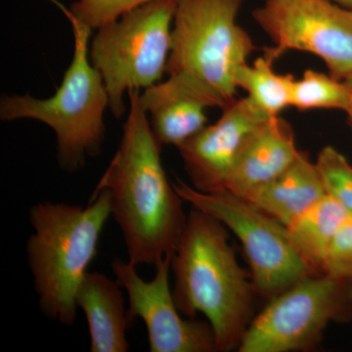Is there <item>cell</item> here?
<instances>
[{
  "instance_id": "4",
  "label": "cell",
  "mask_w": 352,
  "mask_h": 352,
  "mask_svg": "<svg viewBox=\"0 0 352 352\" xmlns=\"http://www.w3.org/2000/svg\"><path fill=\"white\" fill-rule=\"evenodd\" d=\"M65 15L73 30L75 50L61 85L47 99L30 94L2 95L0 120H34L50 126L56 135L58 164L62 170L73 173L82 170L87 157L100 155L109 97L103 78L90 61L92 30Z\"/></svg>"
},
{
  "instance_id": "9",
  "label": "cell",
  "mask_w": 352,
  "mask_h": 352,
  "mask_svg": "<svg viewBox=\"0 0 352 352\" xmlns=\"http://www.w3.org/2000/svg\"><path fill=\"white\" fill-rule=\"evenodd\" d=\"M252 18L272 41L264 55L273 61L302 51L320 58L337 80L352 73V9L333 0H264Z\"/></svg>"
},
{
  "instance_id": "20",
  "label": "cell",
  "mask_w": 352,
  "mask_h": 352,
  "mask_svg": "<svg viewBox=\"0 0 352 352\" xmlns=\"http://www.w3.org/2000/svg\"><path fill=\"white\" fill-rule=\"evenodd\" d=\"M151 1L154 0H73L69 8L66 9L54 0L64 14L75 18L92 31L115 22Z\"/></svg>"
},
{
  "instance_id": "5",
  "label": "cell",
  "mask_w": 352,
  "mask_h": 352,
  "mask_svg": "<svg viewBox=\"0 0 352 352\" xmlns=\"http://www.w3.org/2000/svg\"><path fill=\"white\" fill-rule=\"evenodd\" d=\"M244 0H176L166 73L190 83L212 107L236 98L235 78L256 50L237 23Z\"/></svg>"
},
{
  "instance_id": "11",
  "label": "cell",
  "mask_w": 352,
  "mask_h": 352,
  "mask_svg": "<svg viewBox=\"0 0 352 352\" xmlns=\"http://www.w3.org/2000/svg\"><path fill=\"white\" fill-rule=\"evenodd\" d=\"M267 119L248 97L227 104L214 124L206 126L177 148L190 185L201 192L226 189L245 143Z\"/></svg>"
},
{
  "instance_id": "6",
  "label": "cell",
  "mask_w": 352,
  "mask_h": 352,
  "mask_svg": "<svg viewBox=\"0 0 352 352\" xmlns=\"http://www.w3.org/2000/svg\"><path fill=\"white\" fill-rule=\"evenodd\" d=\"M176 0H154L96 30L89 58L100 74L116 119L124 115V96L151 87L166 73L173 43Z\"/></svg>"
},
{
  "instance_id": "19",
  "label": "cell",
  "mask_w": 352,
  "mask_h": 352,
  "mask_svg": "<svg viewBox=\"0 0 352 352\" xmlns=\"http://www.w3.org/2000/svg\"><path fill=\"white\" fill-rule=\"evenodd\" d=\"M315 163L328 195L352 217V164L333 146H325Z\"/></svg>"
},
{
  "instance_id": "1",
  "label": "cell",
  "mask_w": 352,
  "mask_h": 352,
  "mask_svg": "<svg viewBox=\"0 0 352 352\" xmlns=\"http://www.w3.org/2000/svg\"><path fill=\"white\" fill-rule=\"evenodd\" d=\"M129 113L117 152L95 187L107 191L112 215L122 233L129 261L154 264L175 252L187 215L183 199L170 183L162 162L140 89L131 90Z\"/></svg>"
},
{
  "instance_id": "17",
  "label": "cell",
  "mask_w": 352,
  "mask_h": 352,
  "mask_svg": "<svg viewBox=\"0 0 352 352\" xmlns=\"http://www.w3.org/2000/svg\"><path fill=\"white\" fill-rule=\"evenodd\" d=\"M270 58L263 56L252 65L245 64L236 75L237 88L244 90L249 100L266 117L280 116L291 107V92L295 76L292 74H278Z\"/></svg>"
},
{
  "instance_id": "18",
  "label": "cell",
  "mask_w": 352,
  "mask_h": 352,
  "mask_svg": "<svg viewBox=\"0 0 352 352\" xmlns=\"http://www.w3.org/2000/svg\"><path fill=\"white\" fill-rule=\"evenodd\" d=\"M347 91L344 80L307 69L292 85L291 107L300 112L311 110H346Z\"/></svg>"
},
{
  "instance_id": "7",
  "label": "cell",
  "mask_w": 352,
  "mask_h": 352,
  "mask_svg": "<svg viewBox=\"0 0 352 352\" xmlns=\"http://www.w3.org/2000/svg\"><path fill=\"white\" fill-rule=\"evenodd\" d=\"M351 320L352 279L308 275L271 298L250 323L238 351H311L331 323Z\"/></svg>"
},
{
  "instance_id": "8",
  "label": "cell",
  "mask_w": 352,
  "mask_h": 352,
  "mask_svg": "<svg viewBox=\"0 0 352 352\" xmlns=\"http://www.w3.org/2000/svg\"><path fill=\"white\" fill-rule=\"evenodd\" d=\"M185 203L219 220L239 239L258 294L272 298L298 280L315 273L296 251L286 226L228 190L201 192L176 179Z\"/></svg>"
},
{
  "instance_id": "14",
  "label": "cell",
  "mask_w": 352,
  "mask_h": 352,
  "mask_svg": "<svg viewBox=\"0 0 352 352\" xmlns=\"http://www.w3.org/2000/svg\"><path fill=\"white\" fill-rule=\"evenodd\" d=\"M117 280L88 272L76 293V302L87 318L91 352H126V331L131 325L124 294Z\"/></svg>"
},
{
  "instance_id": "12",
  "label": "cell",
  "mask_w": 352,
  "mask_h": 352,
  "mask_svg": "<svg viewBox=\"0 0 352 352\" xmlns=\"http://www.w3.org/2000/svg\"><path fill=\"white\" fill-rule=\"evenodd\" d=\"M300 153L291 124L281 116L270 118L245 143L226 189L245 198L283 173Z\"/></svg>"
},
{
  "instance_id": "3",
  "label": "cell",
  "mask_w": 352,
  "mask_h": 352,
  "mask_svg": "<svg viewBox=\"0 0 352 352\" xmlns=\"http://www.w3.org/2000/svg\"><path fill=\"white\" fill-rule=\"evenodd\" d=\"M112 215L107 191L92 194L82 206L45 201L30 208L32 235L27 258L41 311L72 326L76 293L97 256L104 227Z\"/></svg>"
},
{
  "instance_id": "16",
  "label": "cell",
  "mask_w": 352,
  "mask_h": 352,
  "mask_svg": "<svg viewBox=\"0 0 352 352\" xmlns=\"http://www.w3.org/2000/svg\"><path fill=\"white\" fill-rule=\"evenodd\" d=\"M349 217L327 194L286 226L289 242L315 273H321L329 245Z\"/></svg>"
},
{
  "instance_id": "15",
  "label": "cell",
  "mask_w": 352,
  "mask_h": 352,
  "mask_svg": "<svg viewBox=\"0 0 352 352\" xmlns=\"http://www.w3.org/2000/svg\"><path fill=\"white\" fill-rule=\"evenodd\" d=\"M326 195L316 163L310 161L307 153L300 151L283 173L244 199L287 226Z\"/></svg>"
},
{
  "instance_id": "21",
  "label": "cell",
  "mask_w": 352,
  "mask_h": 352,
  "mask_svg": "<svg viewBox=\"0 0 352 352\" xmlns=\"http://www.w3.org/2000/svg\"><path fill=\"white\" fill-rule=\"evenodd\" d=\"M321 273L352 279V217L333 238L322 263Z\"/></svg>"
},
{
  "instance_id": "23",
  "label": "cell",
  "mask_w": 352,
  "mask_h": 352,
  "mask_svg": "<svg viewBox=\"0 0 352 352\" xmlns=\"http://www.w3.org/2000/svg\"><path fill=\"white\" fill-rule=\"evenodd\" d=\"M333 1L337 2L340 6H346L347 8L352 9V0H333Z\"/></svg>"
},
{
  "instance_id": "10",
  "label": "cell",
  "mask_w": 352,
  "mask_h": 352,
  "mask_svg": "<svg viewBox=\"0 0 352 352\" xmlns=\"http://www.w3.org/2000/svg\"><path fill=\"white\" fill-rule=\"evenodd\" d=\"M173 252L155 263V276L145 281L129 261L113 259L111 267L126 292L131 322L140 318L147 328L151 352H214L217 340L212 326L195 318H183L173 298L170 277Z\"/></svg>"
},
{
  "instance_id": "2",
  "label": "cell",
  "mask_w": 352,
  "mask_h": 352,
  "mask_svg": "<svg viewBox=\"0 0 352 352\" xmlns=\"http://www.w3.org/2000/svg\"><path fill=\"white\" fill-rule=\"evenodd\" d=\"M229 239L219 220L192 208L171 259L176 307L187 318L201 314L208 319L217 351L239 349L258 294Z\"/></svg>"
},
{
  "instance_id": "13",
  "label": "cell",
  "mask_w": 352,
  "mask_h": 352,
  "mask_svg": "<svg viewBox=\"0 0 352 352\" xmlns=\"http://www.w3.org/2000/svg\"><path fill=\"white\" fill-rule=\"evenodd\" d=\"M140 99L157 142L176 148L207 126L206 109L212 107L198 90L175 76L146 88Z\"/></svg>"
},
{
  "instance_id": "22",
  "label": "cell",
  "mask_w": 352,
  "mask_h": 352,
  "mask_svg": "<svg viewBox=\"0 0 352 352\" xmlns=\"http://www.w3.org/2000/svg\"><path fill=\"white\" fill-rule=\"evenodd\" d=\"M344 82L346 85L347 91V104L344 113H346L347 122H349V126L351 127L352 132V73L344 78Z\"/></svg>"
}]
</instances>
